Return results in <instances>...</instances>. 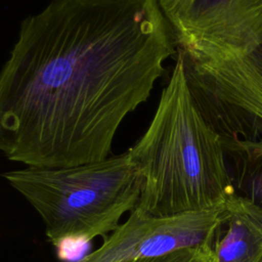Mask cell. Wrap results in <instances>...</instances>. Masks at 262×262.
Returning <instances> with one entry per match:
<instances>
[{"mask_svg":"<svg viewBox=\"0 0 262 262\" xmlns=\"http://www.w3.org/2000/svg\"><path fill=\"white\" fill-rule=\"evenodd\" d=\"M174 53L158 0H52L0 70V152L36 168L108 158Z\"/></svg>","mask_w":262,"mask_h":262,"instance_id":"cell-1","label":"cell"},{"mask_svg":"<svg viewBox=\"0 0 262 262\" xmlns=\"http://www.w3.org/2000/svg\"><path fill=\"white\" fill-rule=\"evenodd\" d=\"M191 96L224 139H262V0H158Z\"/></svg>","mask_w":262,"mask_h":262,"instance_id":"cell-2","label":"cell"},{"mask_svg":"<svg viewBox=\"0 0 262 262\" xmlns=\"http://www.w3.org/2000/svg\"><path fill=\"white\" fill-rule=\"evenodd\" d=\"M128 152L143 179L135 210L144 216L220 209L235 194L221 136L194 103L179 57L146 131Z\"/></svg>","mask_w":262,"mask_h":262,"instance_id":"cell-3","label":"cell"},{"mask_svg":"<svg viewBox=\"0 0 262 262\" xmlns=\"http://www.w3.org/2000/svg\"><path fill=\"white\" fill-rule=\"evenodd\" d=\"M2 177L39 214L47 239L90 243L106 236L138 205L143 179L127 151L102 161L67 167H26Z\"/></svg>","mask_w":262,"mask_h":262,"instance_id":"cell-4","label":"cell"},{"mask_svg":"<svg viewBox=\"0 0 262 262\" xmlns=\"http://www.w3.org/2000/svg\"><path fill=\"white\" fill-rule=\"evenodd\" d=\"M222 208L166 217L144 216L134 209L97 250L79 262H123L210 247Z\"/></svg>","mask_w":262,"mask_h":262,"instance_id":"cell-5","label":"cell"},{"mask_svg":"<svg viewBox=\"0 0 262 262\" xmlns=\"http://www.w3.org/2000/svg\"><path fill=\"white\" fill-rule=\"evenodd\" d=\"M210 248L215 262H262V218L234 194L221 210Z\"/></svg>","mask_w":262,"mask_h":262,"instance_id":"cell-6","label":"cell"},{"mask_svg":"<svg viewBox=\"0 0 262 262\" xmlns=\"http://www.w3.org/2000/svg\"><path fill=\"white\" fill-rule=\"evenodd\" d=\"M221 139L235 194L262 218V139Z\"/></svg>","mask_w":262,"mask_h":262,"instance_id":"cell-7","label":"cell"},{"mask_svg":"<svg viewBox=\"0 0 262 262\" xmlns=\"http://www.w3.org/2000/svg\"><path fill=\"white\" fill-rule=\"evenodd\" d=\"M123 262H215L209 246H199L181 249L163 256L142 258Z\"/></svg>","mask_w":262,"mask_h":262,"instance_id":"cell-8","label":"cell"},{"mask_svg":"<svg viewBox=\"0 0 262 262\" xmlns=\"http://www.w3.org/2000/svg\"><path fill=\"white\" fill-rule=\"evenodd\" d=\"M88 242L81 239H63L55 246L57 257L63 262H72L75 260L81 261L86 256L84 255V253L88 249Z\"/></svg>","mask_w":262,"mask_h":262,"instance_id":"cell-9","label":"cell"}]
</instances>
